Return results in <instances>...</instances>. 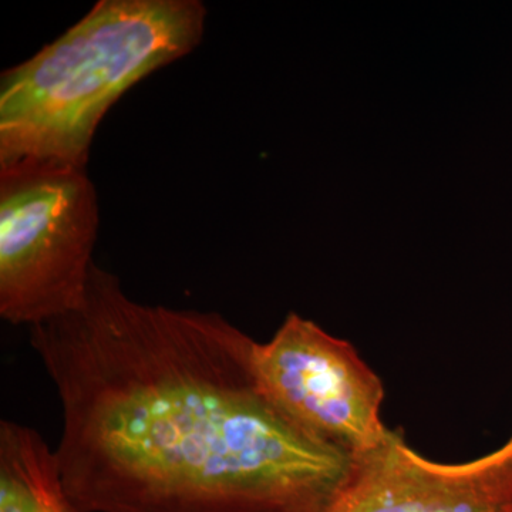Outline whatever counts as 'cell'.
<instances>
[{
  "label": "cell",
  "instance_id": "cell-5",
  "mask_svg": "<svg viewBox=\"0 0 512 512\" xmlns=\"http://www.w3.org/2000/svg\"><path fill=\"white\" fill-rule=\"evenodd\" d=\"M512 433L473 460L444 463L414 450L392 430L353 457L345 483L322 512H510Z\"/></svg>",
  "mask_w": 512,
  "mask_h": 512
},
{
  "label": "cell",
  "instance_id": "cell-1",
  "mask_svg": "<svg viewBox=\"0 0 512 512\" xmlns=\"http://www.w3.org/2000/svg\"><path fill=\"white\" fill-rule=\"evenodd\" d=\"M62 407L55 453L87 512H322L353 458L256 380L220 313L147 305L94 264L80 305L29 328Z\"/></svg>",
  "mask_w": 512,
  "mask_h": 512
},
{
  "label": "cell",
  "instance_id": "cell-3",
  "mask_svg": "<svg viewBox=\"0 0 512 512\" xmlns=\"http://www.w3.org/2000/svg\"><path fill=\"white\" fill-rule=\"evenodd\" d=\"M99 227L87 167L39 158L0 164V316L32 328L77 308Z\"/></svg>",
  "mask_w": 512,
  "mask_h": 512
},
{
  "label": "cell",
  "instance_id": "cell-4",
  "mask_svg": "<svg viewBox=\"0 0 512 512\" xmlns=\"http://www.w3.org/2000/svg\"><path fill=\"white\" fill-rule=\"evenodd\" d=\"M256 380L289 419L350 457L387 440L384 384L355 346L292 312L268 342H255Z\"/></svg>",
  "mask_w": 512,
  "mask_h": 512
},
{
  "label": "cell",
  "instance_id": "cell-6",
  "mask_svg": "<svg viewBox=\"0 0 512 512\" xmlns=\"http://www.w3.org/2000/svg\"><path fill=\"white\" fill-rule=\"evenodd\" d=\"M0 512H87L67 493L42 434L9 420L0 423Z\"/></svg>",
  "mask_w": 512,
  "mask_h": 512
},
{
  "label": "cell",
  "instance_id": "cell-2",
  "mask_svg": "<svg viewBox=\"0 0 512 512\" xmlns=\"http://www.w3.org/2000/svg\"><path fill=\"white\" fill-rule=\"evenodd\" d=\"M200 0H100L76 25L0 79V164L87 167L104 116L127 90L200 45Z\"/></svg>",
  "mask_w": 512,
  "mask_h": 512
},
{
  "label": "cell",
  "instance_id": "cell-7",
  "mask_svg": "<svg viewBox=\"0 0 512 512\" xmlns=\"http://www.w3.org/2000/svg\"><path fill=\"white\" fill-rule=\"evenodd\" d=\"M510 512H512V510Z\"/></svg>",
  "mask_w": 512,
  "mask_h": 512
}]
</instances>
